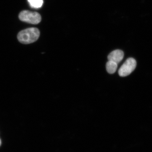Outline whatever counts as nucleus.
<instances>
[{"label":"nucleus","mask_w":152,"mask_h":152,"mask_svg":"<svg viewBox=\"0 0 152 152\" xmlns=\"http://www.w3.org/2000/svg\"><path fill=\"white\" fill-rule=\"evenodd\" d=\"M136 66L137 62L134 59L132 58H128L120 68L118 71L119 75L122 77L129 75L134 70Z\"/></svg>","instance_id":"3"},{"label":"nucleus","mask_w":152,"mask_h":152,"mask_svg":"<svg viewBox=\"0 0 152 152\" xmlns=\"http://www.w3.org/2000/svg\"><path fill=\"white\" fill-rule=\"evenodd\" d=\"M40 34L39 31L37 28H28L20 31L18 35V39L22 44L32 43L37 40Z\"/></svg>","instance_id":"1"},{"label":"nucleus","mask_w":152,"mask_h":152,"mask_svg":"<svg viewBox=\"0 0 152 152\" xmlns=\"http://www.w3.org/2000/svg\"><path fill=\"white\" fill-rule=\"evenodd\" d=\"M30 6L34 8H39L42 6L43 4V0H28Z\"/></svg>","instance_id":"6"},{"label":"nucleus","mask_w":152,"mask_h":152,"mask_svg":"<svg viewBox=\"0 0 152 152\" xmlns=\"http://www.w3.org/2000/svg\"><path fill=\"white\" fill-rule=\"evenodd\" d=\"M124 54L123 51L116 50L112 52L108 56V59L109 61L114 62L118 64L124 58Z\"/></svg>","instance_id":"4"},{"label":"nucleus","mask_w":152,"mask_h":152,"mask_svg":"<svg viewBox=\"0 0 152 152\" xmlns=\"http://www.w3.org/2000/svg\"><path fill=\"white\" fill-rule=\"evenodd\" d=\"M19 18L22 21L32 24H37L41 21V15L37 12L28 10L22 11L19 14Z\"/></svg>","instance_id":"2"},{"label":"nucleus","mask_w":152,"mask_h":152,"mask_svg":"<svg viewBox=\"0 0 152 152\" xmlns=\"http://www.w3.org/2000/svg\"><path fill=\"white\" fill-rule=\"evenodd\" d=\"M1 139H0V146L1 145Z\"/></svg>","instance_id":"7"},{"label":"nucleus","mask_w":152,"mask_h":152,"mask_svg":"<svg viewBox=\"0 0 152 152\" xmlns=\"http://www.w3.org/2000/svg\"><path fill=\"white\" fill-rule=\"evenodd\" d=\"M117 68L118 64L111 61H108L106 64V69L109 74H114L116 71Z\"/></svg>","instance_id":"5"}]
</instances>
